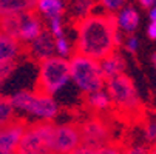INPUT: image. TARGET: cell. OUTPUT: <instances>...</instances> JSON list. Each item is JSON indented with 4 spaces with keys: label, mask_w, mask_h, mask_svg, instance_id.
Masks as SVG:
<instances>
[{
    "label": "cell",
    "mask_w": 156,
    "mask_h": 154,
    "mask_svg": "<svg viewBox=\"0 0 156 154\" xmlns=\"http://www.w3.org/2000/svg\"><path fill=\"white\" fill-rule=\"evenodd\" d=\"M115 15L107 12H93L76 23V42L74 53L87 56L93 60H102L108 54L116 51Z\"/></svg>",
    "instance_id": "6da1fadb"
},
{
    "label": "cell",
    "mask_w": 156,
    "mask_h": 154,
    "mask_svg": "<svg viewBox=\"0 0 156 154\" xmlns=\"http://www.w3.org/2000/svg\"><path fill=\"white\" fill-rule=\"evenodd\" d=\"M9 102L14 108L16 114L23 116L31 123L37 122H50L53 123L60 113V106L56 100V97L39 93L36 90H19L14 94H11Z\"/></svg>",
    "instance_id": "7a4b0ae2"
},
{
    "label": "cell",
    "mask_w": 156,
    "mask_h": 154,
    "mask_svg": "<svg viewBox=\"0 0 156 154\" xmlns=\"http://www.w3.org/2000/svg\"><path fill=\"white\" fill-rule=\"evenodd\" d=\"M105 91L111 100L113 109L125 117H138L142 111V102L138 88L127 74L118 76L105 82Z\"/></svg>",
    "instance_id": "3957f363"
},
{
    "label": "cell",
    "mask_w": 156,
    "mask_h": 154,
    "mask_svg": "<svg viewBox=\"0 0 156 154\" xmlns=\"http://www.w3.org/2000/svg\"><path fill=\"white\" fill-rule=\"evenodd\" d=\"M70 83V65L66 59L54 56L37 63L36 91L54 97Z\"/></svg>",
    "instance_id": "277c9868"
},
{
    "label": "cell",
    "mask_w": 156,
    "mask_h": 154,
    "mask_svg": "<svg viewBox=\"0 0 156 154\" xmlns=\"http://www.w3.org/2000/svg\"><path fill=\"white\" fill-rule=\"evenodd\" d=\"M68 65H70V82L83 96L99 91L105 86V79L101 73L98 60L74 53L68 59Z\"/></svg>",
    "instance_id": "5b68a950"
},
{
    "label": "cell",
    "mask_w": 156,
    "mask_h": 154,
    "mask_svg": "<svg viewBox=\"0 0 156 154\" xmlns=\"http://www.w3.org/2000/svg\"><path fill=\"white\" fill-rule=\"evenodd\" d=\"M43 29H45V25L36 12L8 15L2 17L0 20V33L12 37L22 46L31 43Z\"/></svg>",
    "instance_id": "8992f818"
},
{
    "label": "cell",
    "mask_w": 156,
    "mask_h": 154,
    "mask_svg": "<svg viewBox=\"0 0 156 154\" xmlns=\"http://www.w3.org/2000/svg\"><path fill=\"white\" fill-rule=\"evenodd\" d=\"M53 125L54 122L27 123L14 154H54L51 149Z\"/></svg>",
    "instance_id": "52a82bcc"
},
{
    "label": "cell",
    "mask_w": 156,
    "mask_h": 154,
    "mask_svg": "<svg viewBox=\"0 0 156 154\" xmlns=\"http://www.w3.org/2000/svg\"><path fill=\"white\" fill-rule=\"evenodd\" d=\"M80 142L83 146L98 149L110 142H113L115 129L105 116H93L79 123Z\"/></svg>",
    "instance_id": "ba28073f"
},
{
    "label": "cell",
    "mask_w": 156,
    "mask_h": 154,
    "mask_svg": "<svg viewBox=\"0 0 156 154\" xmlns=\"http://www.w3.org/2000/svg\"><path fill=\"white\" fill-rule=\"evenodd\" d=\"M82 145L79 125L73 122L53 125L51 134V149L54 154H70Z\"/></svg>",
    "instance_id": "9c48e42d"
},
{
    "label": "cell",
    "mask_w": 156,
    "mask_h": 154,
    "mask_svg": "<svg viewBox=\"0 0 156 154\" xmlns=\"http://www.w3.org/2000/svg\"><path fill=\"white\" fill-rule=\"evenodd\" d=\"M27 53L37 63L42 62V60H47L50 57H54L56 56L54 37L47 29H43L31 43H28V45H27Z\"/></svg>",
    "instance_id": "30bf717a"
},
{
    "label": "cell",
    "mask_w": 156,
    "mask_h": 154,
    "mask_svg": "<svg viewBox=\"0 0 156 154\" xmlns=\"http://www.w3.org/2000/svg\"><path fill=\"white\" fill-rule=\"evenodd\" d=\"M27 123H28L27 120L17 119L6 126H0V151H9V152L16 151L22 139V134L27 128Z\"/></svg>",
    "instance_id": "8fae6325"
},
{
    "label": "cell",
    "mask_w": 156,
    "mask_h": 154,
    "mask_svg": "<svg viewBox=\"0 0 156 154\" xmlns=\"http://www.w3.org/2000/svg\"><path fill=\"white\" fill-rule=\"evenodd\" d=\"M99 68H101V73H102V76L107 82L110 79H115L118 76L125 74L127 60L122 56V53L116 50L111 54H108L107 57H104L102 60H99Z\"/></svg>",
    "instance_id": "7c38bea8"
},
{
    "label": "cell",
    "mask_w": 156,
    "mask_h": 154,
    "mask_svg": "<svg viewBox=\"0 0 156 154\" xmlns=\"http://www.w3.org/2000/svg\"><path fill=\"white\" fill-rule=\"evenodd\" d=\"M23 54V46L12 37L0 33V68L9 63H19Z\"/></svg>",
    "instance_id": "4fadbf2b"
},
{
    "label": "cell",
    "mask_w": 156,
    "mask_h": 154,
    "mask_svg": "<svg viewBox=\"0 0 156 154\" xmlns=\"http://www.w3.org/2000/svg\"><path fill=\"white\" fill-rule=\"evenodd\" d=\"M139 12L136 8L133 6H124L115 14V22H116V28L122 34H133L138 26H139Z\"/></svg>",
    "instance_id": "5bb4252c"
},
{
    "label": "cell",
    "mask_w": 156,
    "mask_h": 154,
    "mask_svg": "<svg viewBox=\"0 0 156 154\" xmlns=\"http://www.w3.org/2000/svg\"><path fill=\"white\" fill-rule=\"evenodd\" d=\"M34 12L47 22L51 19H62L66 12V2L65 0H36Z\"/></svg>",
    "instance_id": "9a60e30c"
},
{
    "label": "cell",
    "mask_w": 156,
    "mask_h": 154,
    "mask_svg": "<svg viewBox=\"0 0 156 154\" xmlns=\"http://www.w3.org/2000/svg\"><path fill=\"white\" fill-rule=\"evenodd\" d=\"M85 105L96 116H107L113 111V105H111V100H110V97L105 91V88L87 94L85 96Z\"/></svg>",
    "instance_id": "2e32d148"
},
{
    "label": "cell",
    "mask_w": 156,
    "mask_h": 154,
    "mask_svg": "<svg viewBox=\"0 0 156 154\" xmlns=\"http://www.w3.org/2000/svg\"><path fill=\"white\" fill-rule=\"evenodd\" d=\"M36 0H0V15H19L34 12Z\"/></svg>",
    "instance_id": "e0dca14e"
},
{
    "label": "cell",
    "mask_w": 156,
    "mask_h": 154,
    "mask_svg": "<svg viewBox=\"0 0 156 154\" xmlns=\"http://www.w3.org/2000/svg\"><path fill=\"white\" fill-rule=\"evenodd\" d=\"M94 6H96L94 0H70V3L66 5L70 19L74 20L76 23L88 17L90 14H93Z\"/></svg>",
    "instance_id": "ac0fdd59"
},
{
    "label": "cell",
    "mask_w": 156,
    "mask_h": 154,
    "mask_svg": "<svg viewBox=\"0 0 156 154\" xmlns=\"http://www.w3.org/2000/svg\"><path fill=\"white\" fill-rule=\"evenodd\" d=\"M17 120V114L6 96L0 94V126H6Z\"/></svg>",
    "instance_id": "d6986e66"
},
{
    "label": "cell",
    "mask_w": 156,
    "mask_h": 154,
    "mask_svg": "<svg viewBox=\"0 0 156 154\" xmlns=\"http://www.w3.org/2000/svg\"><path fill=\"white\" fill-rule=\"evenodd\" d=\"M54 50H56L57 57H62V59L68 60L74 54V43L66 36H62V37L54 39Z\"/></svg>",
    "instance_id": "ffe728a7"
},
{
    "label": "cell",
    "mask_w": 156,
    "mask_h": 154,
    "mask_svg": "<svg viewBox=\"0 0 156 154\" xmlns=\"http://www.w3.org/2000/svg\"><path fill=\"white\" fill-rule=\"evenodd\" d=\"M127 0H99V5L102 8V12L115 15L119 9H122L125 6Z\"/></svg>",
    "instance_id": "44dd1931"
},
{
    "label": "cell",
    "mask_w": 156,
    "mask_h": 154,
    "mask_svg": "<svg viewBox=\"0 0 156 154\" xmlns=\"http://www.w3.org/2000/svg\"><path fill=\"white\" fill-rule=\"evenodd\" d=\"M45 29H47L54 39L65 36V25H63V20H62V19H51V20H48Z\"/></svg>",
    "instance_id": "7402d4cb"
},
{
    "label": "cell",
    "mask_w": 156,
    "mask_h": 154,
    "mask_svg": "<svg viewBox=\"0 0 156 154\" xmlns=\"http://www.w3.org/2000/svg\"><path fill=\"white\" fill-rule=\"evenodd\" d=\"M144 139L151 146L156 145V117H151L144 125Z\"/></svg>",
    "instance_id": "603a6c76"
},
{
    "label": "cell",
    "mask_w": 156,
    "mask_h": 154,
    "mask_svg": "<svg viewBox=\"0 0 156 154\" xmlns=\"http://www.w3.org/2000/svg\"><path fill=\"white\" fill-rule=\"evenodd\" d=\"M122 48L128 53V54H136L139 50V39L135 34H127L124 37V43H122Z\"/></svg>",
    "instance_id": "cb8c5ba5"
},
{
    "label": "cell",
    "mask_w": 156,
    "mask_h": 154,
    "mask_svg": "<svg viewBox=\"0 0 156 154\" xmlns=\"http://www.w3.org/2000/svg\"><path fill=\"white\" fill-rule=\"evenodd\" d=\"M96 154H122V148L119 145H116L115 142H110V143L98 148Z\"/></svg>",
    "instance_id": "d4e9b609"
},
{
    "label": "cell",
    "mask_w": 156,
    "mask_h": 154,
    "mask_svg": "<svg viewBox=\"0 0 156 154\" xmlns=\"http://www.w3.org/2000/svg\"><path fill=\"white\" fill-rule=\"evenodd\" d=\"M122 154H148V148L142 145H130L122 149Z\"/></svg>",
    "instance_id": "484cf974"
},
{
    "label": "cell",
    "mask_w": 156,
    "mask_h": 154,
    "mask_svg": "<svg viewBox=\"0 0 156 154\" xmlns=\"http://www.w3.org/2000/svg\"><path fill=\"white\" fill-rule=\"evenodd\" d=\"M147 36L150 40H156V20H150L147 26Z\"/></svg>",
    "instance_id": "4316f807"
},
{
    "label": "cell",
    "mask_w": 156,
    "mask_h": 154,
    "mask_svg": "<svg viewBox=\"0 0 156 154\" xmlns=\"http://www.w3.org/2000/svg\"><path fill=\"white\" fill-rule=\"evenodd\" d=\"M70 154H96V149H93V148H88V146H83V145H80L79 148H76L73 152H70Z\"/></svg>",
    "instance_id": "83f0119b"
},
{
    "label": "cell",
    "mask_w": 156,
    "mask_h": 154,
    "mask_svg": "<svg viewBox=\"0 0 156 154\" xmlns=\"http://www.w3.org/2000/svg\"><path fill=\"white\" fill-rule=\"evenodd\" d=\"M154 2H156V0H138L139 6L144 8V9H150V8L154 5Z\"/></svg>",
    "instance_id": "f1b7e54d"
},
{
    "label": "cell",
    "mask_w": 156,
    "mask_h": 154,
    "mask_svg": "<svg viewBox=\"0 0 156 154\" xmlns=\"http://www.w3.org/2000/svg\"><path fill=\"white\" fill-rule=\"evenodd\" d=\"M148 17H150V20H156V2H154V5L148 9Z\"/></svg>",
    "instance_id": "f546056e"
},
{
    "label": "cell",
    "mask_w": 156,
    "mask_h": 154,
    "mask_svg": "<svg viewBox=\"0 0 156 154\" xmlns=\"http://www.w3.org/2000/svg\"><path fill=\"white\" fill-rule=\"evenodd\" d=\"M151 63H153V67H154V70H156V53L151 54Z\"/></svg>",
    "instance_id": "4dcf8cb0"
},
{
    "label": "cell",
    "mask_w": 156,
    "mask_h": 154,
    "mask_svg": "<svg viewBox=\"0 0 156 154\" xmlns=\"http://www.w3.org/2000/svg\"><path fill=\"white\" fill-rule=\"evenodd\" d=\"M148 154H156V145H153L151 148H148Z\"/></svg>",
    "instance_id": "1f68e13d"
},
{
    "label": "cell",
    "mask_w": 156,
    "mask_h": 154,
    "mask_svg": "<svg viewBox=\"0 0 156 154\" xmlns=\"http://www.w3.org/2000/svg\"><path fill=\"white\" fill-rule=\"evenodd\" d=\"M0 154H14V152H9V151H0Z\"/></svg>",
    "instance_id": "d6a6232c"
},
{
    "label": "cell",
    "mask_w": 156,
    "mask_h": 154,
    "mask_svg": "<svg viewBox=\"0 0 156 154\" xmlns=\"http://www.w3.org/2000/svg\"><path fill=\"white\" fill-rule=\"evenodd\" d=\"M0 20H2V15H0Z\"/></svg>",
    "instance_id": "836d02e7"
}]
</instances>
